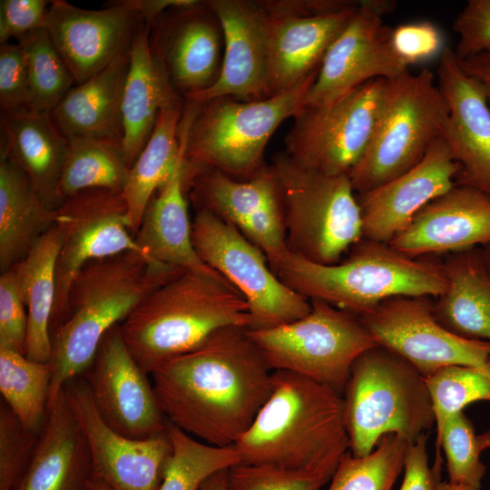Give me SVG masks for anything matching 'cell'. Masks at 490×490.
Masks as SVG:
<instances>
[{
	"instance_id": "29",
	"label": "cell",
	"mask_w": 490,
	"mask_h": 490,
	"mask_svg": "<svg viewBox=\"0 0 490 490\" xmlns=\"http://www.w3.org/2000/svg\"><path fill=\"white\" fill-rule=\"evenodd\" d=\"M1 156L22 169L44 203L56 210L64 202L58 188L69 142L50 113L27 109L1 112Z\"/></svg>"
},
{
	"instance_id": "16",
	"label": "cell",
	"mask_w": 490,
	"mask_h": 490,
	"mask_svg": "<svg viewBox=\"0 0 490 490\" xmlns=\"http://www.w3.org/2000/svg\"><path fill=\"white\" fill-rule=\"evenodd\" d=\"M182 182L196 211H209L237 229L264 253L275 274L289 251L280 185L272 164L247 181L206 169Z\"/></svg>"
},
{
	"instance_id": "32",
	"label": "cell",
	"mask_w": 490,
	"mask_h": 490,
	"mask_svg": "<svg viewBox=\"0 0 490 490\" xmlns=\"http://www.w3.org/2000/svg\"><path fill=\"white\" fill-rule=\"evenodd\" d=\"M54 220L55 210L44 203L26 173L8 158L1 156V272L23 260Z\"/></svg>"
},
{
	"instance_id": "9",
	"label": "cell",
	"mask_w": 490,
	"mask_h": 490,
	"mask_svg": "<svg viewBox=\"0 0 490 490\" xmlns=\"http://www.w3.org/2000/svg\"><path fill=\"white\" fill-rule=\"evenodd\" d=\"M272 165L280 185L288 251L318 264L338 263L363 239L349 176L304 169L284 152L274 156Z\"/></svg>"
},
{
	"instance_id": "47",
	"label": "cell",
	"mask_w": 490,
	"mask_h": 490,
	"mask_svg": "<svg viewBox=\"0 0 490 490\" xmlns=\"http://www.w3.org/2000/svg\"><path fill=\"white\" fill-rule=\"evenodd\" d=\"M50 2L45 0H1L0 43L17 41L26 34L44 28Z\"/></svg>"
},
{
	"instance_id": "13",
	"label": "cell",
	"mask_w": 490,
	"mask_h": 490,
	"mask_svg": "<svg viewBox=\"0 0 490 490\" xmlns=\"http://www.w3.org/2000/svg\"><path fill=\"white\" fill-rule=\"evenodd\" d=\"M54 223L60 231L61 247L55 267L56 296L51 335L64 320L71 284L86 263L125 251L146 257L135 240L122 191H83L64 200L55 210Z\"/></svg>"
},
{
	"instance_id": "46",
	"label": "cell",
	"mask_w": 490,
	"mask_h": 490,
	"mask_svg": "<svg viewBox=\"0 0 490 490\" xmlns=\"http://www.w3.org/2000/svg\"><path fill=\"white\" fill-rule=\"evenodd\" d=\"M29 83L24 53L18 44L0 45L1 112L28 109Z\"/></svg>"
},
{
	"instance_id": "28",
	"label": "cell",
	"mask_w": 490,
	"mask_h": 490,
	"mask_svg": "<svg viewBox=\"0 0 490 490\" xmlns=\"http://www.w3.org/2000/svg\"><path fill=\"white\" fill-rule=\"evenodd\" d=\"M149 28L142 19L137 24L122 93V145L130 168L150 139L161 112L185 103L151 52Z\"/></svg>"
},
{
	"instance_id": "19",
	"label": "cell",
	"mask_w": 490,
	"mask_h": 490,
	"mask_svg": "<svg viewBox=\"0 0 490 490\" xmlns=\"http://www.w3.org/2000/svg\"><path fill=\"white\" fill-rule=\"evenodd\" d=\"M148 375L127 348L120 324L104 335L92 363L82 374L103 420L133 439L167 431L168 420Z\"/></svg>"
},
{
	"instance_id": "26",
	"label": "cell",
	"mask_w": 490,
	"mask_h": 490,
	"mask_svg": "<svg viewBox=\"0 0 490 490\" xmlns=\"http://www.w3.org/2000/svg\"><path fill=\"white\" fill-rule=\"evenodd\" d=\"M191 116V109L183 110L179 134L180 156L167 181L149 201L135 240L152 262L225 279L201 260L192 244L191 222L182 182V161Z\"/></svg>"
},
{
	"instance_id": "42",
	"label": "cell",
	"mask_w": 490,
	"mask_h": 490,
	"mask_svg": "<svg viewBox=\"0 0 490 490\" xmlns=\"http://www.w3.org/2000/svg\"><path fill=\"white\" fill-rule=\"evenodd\" d=\"M337 466L289 469L240 462L227 471V485L228 490H320Z\"/></svg>"
},
{
	"instance_id": "12",
	"label": "cell",
	"mask_w": 490,
	"mask_h": 490,
	"mask_svg": "<svg viewBox=\"0 0 490 490\" xmlns=\"http://www.w3.org/2000/svg\"><path fill=\"white\" fill-rule=\"evenodd\" d=\"M191 240L201 260L245 299L251 323L262 329L290 323L311 310L310 299L286 286L264 253L233 226L206 211H197Z\"/></svg>"
},
{
	"instance_id": "3",
	"label": "cell",
	"mask_w": 490,
	"mask_h": 490,
	"mask_svg": "<svg viewBox=\"0 0 490 490\" xmlns=\"http://www.w3.org/2000/svg\"><path fill=\"white\" fill-rule=\"evenodd\" d=\"M233 446L247 464L289 469L338 465L349 450L342 395L297 373L275 370L270 397Z\"/></svg>"
},
{
	"instance_id": "49",
	"label": "cell",
	"mask_w": 490,
	"mask_h": 490,
	"mask_svg": "<svg viewBox=\"0 0 490 490\" xmlns=\"http://www.w3.org/2000/svg\"><path fill=\"white\" fill-rule=\"evenodd\" d=\"M427 434H423L407 448L404 477L399 490H435L440 482L441 461L430 467L426 451Z\"/></svg>"
},
{
	"instance_id": "2",
	"label": "cell",
	"mask_w": 490,
	"mask_h": 490,
	"mask_svg": "<svg viewBox=\"0 0 490 490\" xmlns=\"http://www.w3.org/2000/svg\"><path fill=\"white\" fill-rule=\"evenodd\" d=\"M183 270L136 251L93 260L82 268L71 284L64 320L51 335L48 409L64 384L86 370L104 335Z\"/></svg>"
},
{
	"instance_id": "36",
	"label": "cell",
	"mask_w": 490,
	"mask_h": 490,
	"mask_svg": "<svg viewBox=\"0 0 490 490\" xmlns=\"http://www.w3.org/2000/svg\"><path fill=\"white\" fill-rule=\"evenodd\" d=\"M52 381L50 363L28 358L15 349L0 348L2 400L29 431L39 435L48 414Z\"/></svg>"
},
{
	"instance_id": "6",
	"label": "cell",
	"mask_w": 490,
	"mask_h": 490,
	"mask_svg": "<svg viewBox=\"0 0 490 490\" xmlns=\"http://www.w3.org/2000/svg\"><path fill=\"white\" fill-rule=\"evenodd\" d=\"M318 73L295 88L256 101L218 97L196 103L185 142L182 181L214 169L247 181L267 164L266 146L277 128L304 106Z\"/></svg>"
},
{
	"instance_id": "31",
	"label": "cell",
	"mask_w": 490,
	"mask_h": 490,
	"mask_svg": "<svg viewBox=\"0 0 490 490\" xmlns=\"http://www.w3.org/2000/svg\"><path fill=\"white\" fill-rule=\"evenodd\" d=\"M442 266L446 287L433 303L436 318L457 336L490 341V270L482 248L452 253Z\"/></svg>"
},
{
	"instance_id": "56",
	"label": "cell",
	"mask_w": 490,
	"mask_h": 490,
	"mask_svg": "<svg viewBox=\"0 0 490 490\" xmlns=\"http://www.w3.org/2000/svg\"><path fill=\"white\" fill-rule=\"evenodd\" d=\"M87 490H88V487H87Z\"/></svg>"
},
{
	"instance_id": "23",
	"label": "cell",
	"mask_w": 490,
	"mask_h": 490,
	"mask_svg": "<svg viewBox=\"0 0 490 490\" xmlns=\"http://www.w3.org/2000/svg\"><path fill=\"white\" fill-rule=\"evenodd\" d=\"M205 2L215 13L222 27V68L211 87L185 99L203 103L218 97H231L240 101L269 98L268 25L261 1Z\"/></svg>"
},
{
	"instance_id": "33",
	"label": "cell",
	"mask_w": 490,
	"mask_h": 490,
	"mask_svg": "<svg viewBox=\"0 0 490 490\" xmlns=\"http://www.w3.org/2000/svg\"><path fill=\"white\" fill-rule=\"evenodd\" d=\"M61 235L54 223L34 243L27 256L15 265L27 310L24 355L49 363L52 357L50 323L56 296L55 267Z\"/></svg>"
},
{
	"instance_id": "30",
	"label": "cell",
	"mask_w": 490,
	"mask_h": 490,
	"mask_svg": "<svg viewBox=\"0 0 490 490\" xmlns=\"http://www.w3.org/2000/svg\"><path fill=\"white\" fill-rule=\"evenodd\" d=\"M129 50L103 71L73 86L50 113L67 140L97 137L122 142V101L130 64Z\"/></svg>"
},
{
	"instance_id": "37",
	"label": "cell",
	"mask_w": 490,
	"mask_h": 490,
	"mask_svg": "<svg viewBox=\"0 0 490 490\" xmlns=\"http://www.w3.org/2000/svg\"><path fill=\"white\" fill-rule=\"evenodd\" d=\"M172 453L159 490H201L214 474L241 462L236 448L219 447L201 442L168 421ZM88 490H110L91 479Z\"/></svg>"
},
{
	"instance_id": "4",
	"label": "cell",
	"mask_w": 490,
	"mask_h": 490,
	"mask_svg": "<svg viewBox=\"0 0 490 490\" xmlns=\"http://www.w3.org/2000/svg\"><path fill=\"white\" fill-rule=\"evenodd\" d=\"M250 323L247 301L230 282L183 270L145 297L120 327L132 358L152 375L214 331Z\"/></svg>"
},
{
	"instance_id": "38",
	"label": "cell",
	"mask_w": 490,
	"mask_h": 490,
	"mask_svg": "<svg viewBox=\"0 0 490 490\" xmlns=\"http://www.w3.org/2000/svg\"><path fill=\"white\" fill-rule=\"evenodd\" d=\"M17 44L24 53L28 74L27 110L51 113L74 86L75 80L45 28L26 34Z\"/></svg>"
},
{
	"instance_id": "8",
	"label": "cell",
	"mask_w": 490,
	"mask_h": 490,
	"mask_svg": "<svg viewBox=\"0 0 490 490\" xmlns=\"http://www.w3.org/2000/svg\"><path fill=\"white\" fill-rule=\"evenodd\" d=\"M448 113L429 69L387 80L371 141L348 174L355 192L377 188L419 163L443 137Z\"/></svg>"
},
{
	"instance_id": "48",
	"label": "cell",
	"mask_w": 490,
	"mask_h": 490,
	"mask_svg": "<svg viewBox=\"0 0 490 490\" xmlns=\"http://www.w3.org/2000/svg\"><path fill=\"white\" fill-rule=\"evenodd\" d=\"M391 39L395 51L407 65L432 57L442 45L439 31L429 22L398 25L392 30Z\"/></svg>"
},
{
	"instance_id": "50",
	"label": "cell",
	"mask_w": 490,
	"mask_h": 490,
	"mask_svg": "<svg viewBox=\"0 0 490 490\" xmlns=\"http://www.w3.org/2000/svg\"><path fill=\"white\" fill-rule=\"evenodd\" d=\"M458 62L463 71L481 85L490 107V52Z\"/></svg>"
},
{
	"instance_id": "44",
	"label": "cell",
	"mask_w": 490,
	"mask_h": 490,
	"mask_svg": "<svg viewBox=\"0 0 490 490\" xmlns=\"http://www.w3.org/2000/svg\"><path fill=\"white\" fill-rule=\"evenodd\" d=\"M27 310L14 268L0 276V348L24 354Z\"/></svg>"
},
{
	"instance_id": "52",
	"label": "cell",
	"mask_w": 490,
	"mask_h": 490,
	"mask_svg": "<svg viewBox=\"0 0 490 490\" xmlns=\"http://www.w3.org/2000/svg\"><path fill=\"white\" fill-rule=\"evenodd\" d=\"M229 470V469H228ZM220 471L209 477L202 485L201 490H228L227 471Z\"/></svg>"
},
{
	"instance_id": "20",
	"label": "cell",
	"mask_w": 490,
	"mask_h": 490,
	"mask_svg": "<svg viewBox=\"0 0 490 490\" xmlns=\"http://www.w3.org/2000/svg\"><path fill=\"white\" fill-rule=\"evenodd\" d=\"M149 44L184 99L211 87L220 74L223 31L205 1L190 0L167 9L150 25Z\"/></svg>"
},
{
	"instance_id": "5",
	"label": "cell",
	"mask_w": 490,
	"mask_h": 490,
	"mask_svg": "<svg viewBox=\"0 0 490 490\" xmlns=\"http://www.w3.org/2000/svg\"><path fill=\"white\" fill-rule=\"evenodd\" d=\"M275 274L309 299L323 300L361 316L394 297H438L446 289L442 264L409 258L388 243L362 239L334 265L289 252Z\"/></svg>"
},
{
	"instance_id": "55",
	"label": "cell",
	"mask_w": 490,
	"mask_h": 490,
	"mask_svg": "<svg viewBox=\"0 0 490 490\" xmlns=\"http://www.w3.org/2000/svg\"><path fill=\"white\" fill-rule=\"evenodd\" d=\"M482 250H483L485 262L490 270V244H487L482 247Z\"/></svg>"
},
{
	"instance_id": "21",
	"label": "cell",
	"mask_w": 490,
	"mask_h": 490,
	"mask_svg": "<svg viewBox=\"0 0 490 490\" xmlns=\"http://www.w3.org/2000/svg\"><path fill=\"white\" fill-rule=\"evenodd\" d=\"M106 6L88 10L64 0L50 1L44 28L76 84L130 49L140 16L122 0Z\"/></svg>"
},
{
	"instance_id": "43",
	"label": "cell",
	"mask_w": 490,
	"mask_h": 490,
	"mask_svg": "<svg viewBox=\"0 0 490 490\" xmlns=\"http://www.w3.org/2000/svg\"><path fill=\"white\" fill-rule=\"evenodd\" d=\"M38 436L0 402V490H15L34 452Z\"/></svg>"
},
{
	"instance_id": "54",
	"label": "cell",
	"mask_w": 490,
	"mask_h": 490,
	"mask_svg": "<svg viewBox=\"0 0 490 490\" xmlns=\"http://www.w3.org/2000/svg\"><path fill=\"white\" fill-rule=\"evenodd\" d=\"M482 450L490 448V429L478 435Z\"/></svg>"
},
{
	"instance_id": "18",
	"label": "cell",
	"mask_w": 490,
	"mask_h": 490,
	"mask_svg": "<svg viewBox=\"0 0 490 490\" xmlns=\"http://www.w3.org/2000/svg\"><path fill=\"white\" fill-rule=\"evenodd\" d=\"M63 390L86 438L93 479L110 490H159L172 453L168 431L146 439L114 431L99 415L82 375Z\"/></svg>"
},
{
	"instance_id": "22",
	"label": "cell",
	"mask_w": 490,
	"mask_h": 490,
	"mask_svg": "<svg viewBox=\"0 0 490 490\" xmlns=\"http://www.w3.org/2000/svg\"><path fill=\"white\" fill-rule=\"evenodd\" d=\"M437 84L448 106L443 138L460 170L456 184L490 196V107L481 85L461 68L453 49H442Z\"/></svg>"
},
{
	"instance_id": "14",
	"label": "cell",
	"mask_w": 490,
	"mask_h": 490,
	"mask_svg": "<svg viewBox=\"0 0 490 490\" xmlns=\"http://www.w3.org/2000/svg\"><path fill=\"white\" fill-rule=\"evenodd\" d=\"M268 25L270 97L291 90L318 72L359 1L264 0Z\"/></svg>"
},
{
	"instance_id": "11",
	"label": "cell",
	"mask_w": 490,
	"mask_h": 490,
	"mask_svg": "<svg viewBox=\"0 0 490 490\" xmlns=\"http://www.w3.org/2000/svg\"><path fill=\"white\" fill-rule=\"evenodd\" d=\"M386 83L373 79L329 103L304 105L293 117L284 152L304 169L348 175L371 141Z\"/></svg>"
},
{
	"instance_id": "45",
	"label": "cell",
	"mask_w": 490,
	"mask_h": 490,
	"mask_svg": "<svg viewBox=\"0 0 490 490\" xmlns=\"http://www.w3.org/2000/svg\"><path fill=\"white\" fill-rule=\"evenodd\" d=\"M453 29L459 40L454 50L458 60L490 52V0H468L457 14Z\"/></svg>"
},
{
	"instance_id": "41",
	"label": "cell",
	"mask_w": 490,
	"mask_h": 490,
	"mask_svg": "<svg viewBox=\"0 0 490 490\" xmlns=\"http://www.w3.org/2000/svg\"><path fill=\"white\" fill-rule=\"evenodd\" d=\"M440 448L446 456L449 483L480 489L486 467L472 421L463 412L450 416L436 436V460Z\"/></svg>"
},
{
	"instance_id": "40",
	"label": "cell",
	"mask_w": 490,
	"mask_h": 490,
	"mask_svg": "<svg viewBox=\"0 0 490 490\" xmlns=\"http://www.w3.org/2000/svg\"><path fill=\"white\" fill-rule=\"evenodd\" d=\"M435 415L436 436L447 419L476 401L490 402V377L464 366H448L426 377Z\"/></svg>"
},
{
	"instance_id": "7",
	"label": "cell",
	"mask_w": 490,
	"mask_h": 490,
	"mask_svg": "<svg viewBox=\"0 0 490 490\" xmlns=\"http://www.w3.org/2000/svg\"><path fill=\"white\" fill-rule=\"evenodd\" d=\"M342 397L354 456L370 454L389 434L413 443L435 424L426 377L401 356L379 345L354 361Z\"/></svg>"
},
{
	"instance_id": "17",
	"label": "cell",
	"mask_w": 490,
	"mask_h": 490,
	"mask_svg": "<svg viewBox=\"0 0 490 490\" xmlns=\"http://www.w3.org/2000/svg\"><path fill=\"white\" fill-rule=\"evenodd\" d=\"M392 0H362L347 26L328 49L304 105L329 103L377 78L390 80L408 70L394 49L392 30L382 16Z\"/></svg>"
},
{
	"instance_id": "10",
	"label": "cell",
	"mask_w": 490,
	"mask_h": 490,
	"mask_svg": "<svg viewBox=\"0 0 490 490\" xmlns=\"http://www.w3.org/2000/svg\"><path fill=\"white\" fill-rule=\"evenodd\" d=\"M290 323L247 334L272 370H287L343 394L354 361L377 345L355 314L323 300Z\"/></svg>"
},
{
	"instance_id": "1",
	"label": "cell",
	"mask_w": 490,
	"mask_h": 490,
	"mask_svg": "<svg viewBox=\"0 0 490 490\" xmlns=\"http://www.w3.org/2000/svg\"><path fill=\"white\" fill-rule=\"evenodd\" d=\"M272 370L247 334L228 326L155 370L167 420L208 445L232 446L270 396Z\"/></svg>"
},
{
	"instance_id": "27",
	"label": "cell",
	"mask_w": 490,
	"mask_h": 490,
	"mask_svg": "<svg viewBox=\"0 0 490 490\" xmlns=\"http://www.w3.org/2000/svg\"><path fill=\"white\" fill-rule=\"evenodd\" d=\"M90 450L64 390L50 406L31 461L15 490H87Z\"/></svg>"
},
{
	"instance_id": "51",
	"label": "cell",
	"mask_w": 490,
	"mask_h": 490,
	"mask_svg": "<svg viewBox=\"0 0 490 490\" xmlns=\"http://www.w3.org/2000/svg\"><path fill=\"white\" fill-rule=\"evenodd\" d=\"M122 2L136 12L150 26L167 9L185 5L190 0H122Z\"/></svg>"
},
{
	"instance_id": "53",
	"label": "cell",
	"mask_w": 490,
	"mask_h": 490,
	"mask_svg": "<svg viewBox=\"0 0 490 490\" xmlns=\"http://www.w3.org/2000/svg\"><path fill=\"white\" fill-rule=\"evenodd\" d=\"M435 490H480V489H475L464 485H455L451 484L449 482H439Z\"/></svg>"
},
{
	"instance_id": "25",
	"label": "cell",
	"mask_w": 490,
	"mask_h": 490,
	"mask_svg": "<svg viewBox=\"0 0 490 490\" xmlns=\"http://www.w3.org/2000/svg\"><path fill=\"white\" fill-rule=\"evenodd\" d=\"M388 244L412 259L490 244V196L456 184L422 208Z\"/></svg>"
},
{
	"instance_id": "34",
	"label": "cell",
	"mask_w": 490,
	"mask_h": 490,
	"mask_svg": "<svg viewBox=\"0 0 490 490\" xmlns=\"http://www.w3.org/2000/svg\"><path fill=\"white\" fill-rule=\"evenodd\" d=\"M185 104V103H184ZM183 106L163 109L155 128L129 170L122 190L136 233L152 197L172 172L181 153L180 124Z\"/></svg>"
},
{
	"instance_id": "15",
	"label": "cell",
	"mask_w": 490,
	"mask_h": 490,
	"mask_svg": "<svg viewBox=\"0 0 490 490\" xmlns=\"http://www.w3.org/2000/svg\"><path fill=\"white\" fill-rule=\"evenodd\" d=\"M358 317L377 345L401 356L425 377L448 366L474 368L490 377V341L449 331L436 318L428 297H394Z\"/></svg>"
},
{
	"instance_id": "39",
	"label": "cell",
	"mask_w": 490,
	"mask_h": 490,
	"mask_svg": "<svg viewBox=\"0 0 490 490\" xmlns=\"http://www.w3.org/2000/svg\"><path fill=\"white\" fill-rule=\"evenodd\" d=\"M409 444L389 434L365 456H354L348 450L340 459L326 490H392L404 467Z\"/></svg>"
},
{
	"instance_id": "24",
	"label": "cell",
	"mask_w": 490,
	"mask_h": 490,
	"mask_svg": "<svg viewBox=\"0 0 490 490\" xmlns=\"http://www.w3.org/2000/svg\"><path fill=\"white\" fill-rule=\"evenodd\" d=\"M459 170L442 137L408 172L357 194L363 238L389 243L422 208L456 185Z\"/></svg>"
},
{
	"instance_id": "35",
	"label": "cell",
	"mask_w": 490,
	"mask_h": 490,
	"mask_svg": "<svg viewBox=\"0 0 490 490\" xmlns=\"http://www.w3.org/2000/svg\"><path fill=\"white\" fill-rule=\"evenodd\" d=\"M68 142L58 188L63 201L91 189L122 191L130 167L122 142L97 137H74Z\"/></svg>"
}]
</instances>
